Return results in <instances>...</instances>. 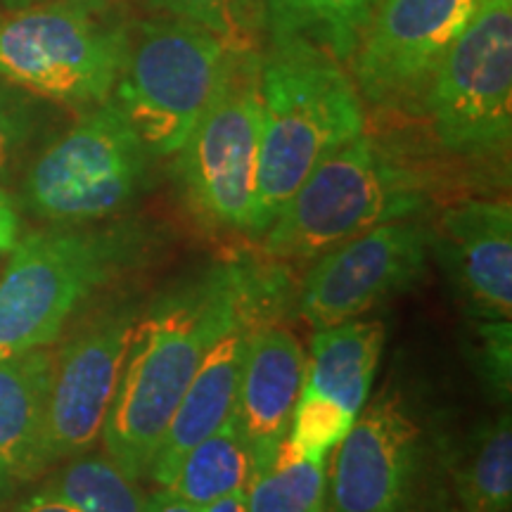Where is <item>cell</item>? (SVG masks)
<instances>
[{"label":"cell","instance_id":"16","mask_svg":"<svg viewBox=\"0 0 512 512\" xmlns=\"http://www.w3.org/2000/svg\"><path fill=\"white\" fill-rule=\"evenodd\" d=\"M264 323L259 318H242L233 323L211 344L207 356L185 389L181 403L171 415L162 444L150 465V477L159 489L169 484L178 463L192 446H197L209 434L221 430L233 418L238 387L245 363L247 339L254 325Z\"/></svg>","mask_w":512,"mask_h":512},{"label":"cell","instance_id":"29","mask_svg":"<svg viewBox=\"0 0 512 512\" xmlns=\"http://www.w3.org/2000/svg\"><path fill=\"white\" fill-rule=\"evenodd\" d=\"M15 512H81V510H76L72 503L64 501V498L57 496L55 491L41 489L38 494L31 496L27 503L19 505Z\"/></svg>","mask_w":512,"mask_h":512},{"label":"cell","instance_id":"10","mask_svg":"<svg viewBox=\"0 0 512 512\" xmlns=\"http://www.w3.org/2000/svg\"><path fill=\"white\" fill-rule=\"evenodd\" d=\"M432 226L389 221L339 242L313 259L299 292V316L316 330L361 318L425 278Z\"/></svg>","mask_w":512,"mask_h":512},{"label":"cell","instance_id":"33","mask_svg":"<svg viewBox=\"0 0 512 512\" xmlns=\"http://www.w3.org/2000/svg\"><path fill=\"white\" fill-rule=\"evenodd\" d=\"M318 512H328V510H325V508H323V510H318Z\"/></svg>","mask_w":512,"mask_h":512},{"label":"cell","instance_id":"18","mask_svg":"<svg viewBox=\"0 0 512 512\" xmlns=\"http://www.w3.org/2000/svg\"><path fill=\"white\" fill-rule=\"evenodd\" d=\"M384 342L387 330L380 320L354 318L318 330L302 389L356 418L366 408Z\"/></svg>","mask_w":512,"mask_h":512},{"label":"cell","instance_id":"19","mask_svg":"<svg viewBox=\"0 0 512 512\" xmlns=\"http://www.w3.org/2000/svg\"><path fill=\"white\" fill-rule=\"evenodd\" d=\"M377 0H261L268 38H302L349 64Z\"/></svg>","mask_w":512,"mask_h":512},{"label":"cell","instance_id":"3","mask_svg":"<svg viewBox=\"0 0 512 512\" xmlns=\"http://www.w3.org/2000/svg\"><path fill=\"white\" fill-rule=\"evenodd\" d=\"M432 192L430 169L363 131L299 185L261 235V252L275 261H311L382 223L418 219Z\"/></svg>","mask_w":512,"mask_h":512},{"label":"cell","instance_id":"4","mask_svg":"<svg viewBox=\"0 0 512 512\" xmlns=\"http://www.w3.org/2000/svg\"><path fill=\"white\" fill-rule=\"evenodd\" d=\"M133 24L126 0H41L0 10V79L91 110L117 88Z\"/></svg>","mask_w":512,"mask_h":512},{"label":"cell","instance_id":"25","mask_svg":"<svg viewBox=\"0 0 512 512\" xmlns=\"http://www.w3.org/2000/svg\"><path fill=\"white\" fill-rule=\"evenodd\" d=\"M356 418H351L337 408L335 403L302 389L297 406H294L287 441L311 458H328L339 441L347 437Z\"/></svg>","mask_w":512,"mask_h":512},{"label":"cell","instance_id":"30","mask_svg":"<svg viewBox=\"0 0 512 512\" xmlns=\"http://www.w3.org/2000/svg\"><path fill=\"white\" fill-rule=\"evenodd\" d=\"M145 512H200L195 505L185 503L183 498L171 494V491L159 489L155 496L147 498Z\"/></svg>","mask_w":512,"mask_h":512},{"label":"cell","instance_id":"13","mask_svg":"<svg viewBox=\"0 0 512 512\" xmlns=\"http://www.w3.org/2000/svg\"><path fill=\"white\" fill-rule=\"evenodd\" d=\"M328 470V512H408L420 427L399 394L384 392L356 415Z\"/></svg>","mask_w":512,"mask_h":512},{"label":"cell","instance_id":"11","mask_svg":"<svg viewBox=\"0 0 512 512\" xmlns=\"http://www.w3.org/2000/svg\"><path fill=\"white\" fill-rule=\"evenodd\" d=\"M136 304L107 311L55 354L36 470L76 458L102 437L140 330Z\"/></svg>","mask_w":512,"mask_h":512},{"label":"cell","instance_id":"22","mask_svg":"<svg viewBox=\"0 0 512 512\" xmlns=\"http://www.w3.org/2000/svg\"><path fill=\"white\" fill-rule=\"evenodd\" d=\"M328 458H311L297 451L287 437L271 463L249 477L247 512H318L328 494Z\"/></svg>","mask_w":512,"mask_h":512},{"label":"cell","instance_id":"14","mask_svg":"<svg viewBox=\"0 0 512 512\" xmlns=\"http://www.w3.org/2000/svg\"><path fill=\"white\" fill-rule=\"evenodd\" d=\"M437 254L460 306L475 320H510L512 209L508 200H465L432 226Z\"/></svg>","mask_w":512,"mask_h":512},{"label":"cell","instance_id":"27","mask_svg":"<svg viewBox=\"0 0 512 512\" xmlns=\"http://www.w3.org/2000/svg\"><path fill=\"white\" fill-rule=\"evenodd\" d=\"M36 95L0 79V171L8 169L36 136L41 110Z\"/></svg>","mask_w":512,"mask_h":512},{"label":"cell","instance_id":"26","mask_svg":"<svg viewBox=\"0 0 512 512\" xmlns=\"http://www.w3.org/2000/svg\"><path fill=\"white\" fill-rule=\"evenodd\" d=\"M470 361L484 387L503 403H508L512 384L510 320H475L470 339Z\"/></svg>","mask_w":512,"mask_h":512},{"label":"cell","instance_id":"6","mask_svg":"<svg viewBox=\"0 0 512 512\" xmlns=\"http://www.w3.org/2000/svg\"><path fill=\"white\" fill-rule=\"evenodd\" d=\"M261 145V50L235 46L214 100L176 152L183 202L216 233L252 235Z\"/></svg>","mask_w":512,"mask_h":512},{"label":"cell","instance_id":"15","mask_svg":"<svg viewBox=\"0 0 512 512\" xmlns=\"http://www.w3.org/2000/svg\"><path fill=\"white\" fill-rule=\"evenodd\" d=\"M304 377L306 356L294 332L273 320L254 325L233 413L252 460V475L271 463L290 432Z\"/></svg>","mask_w":512,"mask_h":512},{"label":"cell","instance_id":"23","mask_svg":"<svg viewBox=\"0 0 512 512\" xmlns=\"http://www.w3.org/2000/svg\"><path fill=\"white\" fill-rule=\"evenodd\" d=\"M46 489L81 512H145L147 505L138 479L110 456H79Z\"/></svg>","mask_w":512,"mask_h":512},{"label":"cell","instance_id":"12","mask_svg":"<svg viewBox=\"0 0 512 512\" xmlns=\"http://www.w3.org/2000/svg\"><path fill=\"white\" fill-rule=\"evenodd\" d=\"M479 0H377L347 67L361 100L413 107Z\"/></svg>","mask_w":512,"mask_h":512},{"label":"cell","instance_id":"32","mask_svg":"<svg viewBox=\"0 0 512 512\" xmlns=\"http://www.w3.org/2000/svg\"><path fill=\"white\" fill-rule=\"evenodd\" d=\"M0 3H3L5 8H24V5L41 3V0H0Z\"/></svg>","mask_w":512,"mask_h":512},{"label":"cell","instance_id":"24","mask_svg":"<svg viewBox=\"0 0 512 512\" xmlns=\"http://www.w3.org/2000/svg\"><path fill=\"white\" fill-rule=\"evenodd\" d=\"M157 15L200 24L230 46H254L256 27L264 24L261 0H138Z\"/></svg>","mask_w":512,"mask_h":512},{"label":"cell","instance_id":"7","mask_svg":"<svg viewBox=\"0 0 512 512\" xmlns=\"http://www.w3.org/2000/svg\"><path fill=\"white\" fill-rule=\"evenodd\" d=\"M235 46L169 15L136 19L112 100L152 157H174L219 91Z\"/></svg>","mask_w":512,"mask_h":512},{"label":"cell","instance_id":"5","mask_svg":"<svg viewBox=\"0 0 512 512\" xmlns=\"http://www.w3.org/2000/svg\"><path fill=\"white\" fill-rule=\"evenodd\" d=\"M143 223L17 240L0 278V361L53 344L79 306L150 252Z\"/></svg>","mask_w":512,"mask_h":512},{"label":"cell","instance_id":"2","mask_svg":"<svg viewBox=\"0 0 512 512\" xmlns=\"http://www.w3.org/2000/svg\"><path fill=\"white\" fill-rule=\"evenodd\" d=\"M366 131V110L347 64L302 38H268L261 50V145L252 235L337 147Z\"/></svg>","mask_w":512,"mask_h":512},{"label":"cell","instance_id":"1","mask_svg":"<svg viewBox=\"0 0 512 512\" xmlns=\"http://www.w3.org/2000/svg\"><path fill=\"white\" fill-rule=\"evenodd\" d=\"M275 290L249 268L214 266L147 306L102 430L107 456L121 470L136 479L150 475L171 415L211 344L242 318L271 320Z\"/></svg>","mask_w":512,"mask_h":512},{"label":"cell","instance_id":"8","mask_svg":"<svg viewBox=\"0 0 512 512\" xmlns=\"http://www.w3.org/2000/svg\"><path fill=\"white\" fill-rule=\"evenodd\" d=\"M420 110L441 150L460 159L508 157L512 138V0H479L441 57Z\"/></svg>","mask_w":512,"mask_h":512},{"label":"cell","instance_id":"17","mask_svg":"<svg viewBox=\"0 0 512 512\" xmlns=\"http://www.w3.org/2000/svg\"><path fill=\"white\" fill-rule=\"evenodd\" d=\"M55 351L31 349L0 361V498L38 477Z\"/></svg>","mask_w":512,"mask_h":512},{"label":"cell","instance_id":"20","mask_svg":"<svg viewBox=\"0 0 512 512\" xmlns=\"http://www.w3.org/2000/svg\"><path fill=\"white\" fill-rule=\"evenodd\" d=\"M249 477L252 460L235 418H230L221 430L185 453L164 489L202 510L235 491H245Z\"/></svg>","mask_w":512,"mask_h":512},{"label":"cell","instance_id":"9","mask_svg":"<svg viewBox=\"0 0 512 512\" xmlns=\"http://www.w3.org/2000/svg\"><path fill=\"white\" fill-rule=\"evenodd\" d=\"M150 159L143 138L110 98L31 164L24 202L38 219L57 226L110 219L143 192Z\"/></svg>","mask_w":512,"mask_h":512},{"label":"cell","instance_id":"21","mask_svg":"<svg viewBox=\"0 0 512 512\" xmlns=\"http://www.w3.org/2000/svg\"><path fill=\"white\" fill-rule=\"evenodd\" d=\"M456 489L465 512H510L512 422L508 406L467 444L456 472Z\"/></svg>","mask_w":512,"mask_h":512},{"label":"cell","instance_id":"31","mask_svg":"<svg viewBox=\"0 0 512 512\" xmlns=\"http://www.w3.org/2000/svg\"><path fill=\"white\" fill-rule=\"evenodd\" d=\"M200 512H247L245 491H235V494L221 498V501L204 505Z\"/></svg>","mask_w":512,"mask_h":512},{"label":"cell","instance_id":"28","mask_svg":"<svg viewBox=\"0 0 512 512\" xmlns=\"http://www.w3.org/2000/svg\"><path fill=\"white\" fill-rule=\"evenodd\" d=\"M19 240V216L10 195L0 188V254L12 252Z\"/></svg>","mask_w":512,"mask_h":512}]
</instances>
